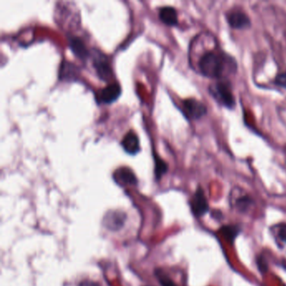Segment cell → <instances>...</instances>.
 Returning <instances> with one entry per match:
<instances>
[{"instance_id":"1","label":"cell","mask_w":286,"mask_h":286,"mask_svg":"<svg viewBox=\"0 0 286 286\" xmlns=\"http://www.w3.org/2000/svg\"><path fill=\"white\" fill-rule=\"evenodd\" d=\"M196 72L213 81L229 79V77L236 75L239 70L236 58L219 45L201 53L196 61Z\"/></svg>"},{"instance_id":"2","label":"cell","mask_w":286,"mask_h":286,"mask_svg":"<svg viewBox=\"0 0 286 286\" xmlns=\"http://www.w3.org/2000/svg\"><path fill=\"white\" fill-rule=\"evenodd\" d=\"M208 93L219 106L230 111L236 109V98L230 79L213 81L208 86Z\"/></svg>"},{"instance_id":"3","label":"cell","mask_w":286,"mask_h":286,"mask_svg":"<svg viewBox=\"0 0 286 286\" xmlns=\"http://www.w3.org/2000/svg\"><path fill=\"white\" fill-rule=\"evenodd\" d=\"M181 112L189 121H197L204 118L208 113L207 105L195 98H189L181 102Z\"/></svg>"},{"instance_id":"4","label":"cell","mask_w":286,"mask_h":286,"mask_svg":"<svg viewBox=\"0 0 286 286\" xmlns=\"http://www.w3.org/2000/svg\"><path fill=\"white\" fill-rule=\"evenodd\" d=\"M225 19L231 29L237 30H246L251 29L252 20L247 12L239 8L234 7L228 9L225 13Z\"/></svg>"},{"instance_id":"5","label":"cell","mask_w":286,"mask_h":286,"mask_svg":"<svg viewBox=\"0 0 286 286\" xmlns=\"http://www.w3.org/2000/svg\"><path fill=\"white\" fill-rule=\"evenodd\" d=\"M93 63L97 75L102 81L109 82L113 79L114 72L106 56L98 52L93 56Z\"/></svg>"},{"instance_id":"6","label":"cell","mask_w":286,"mask_h":286,"mask_svg":"<svg viewBox=\"0 0 286 286\" xmlns=\"http://www.w3.org/2000/svg\"><path fill=\"white\" fill-rule=\"evenodd\" d=\"M190 205L191 212L196 217H202L208 212L209 204L205 195L204 190L201 186H198L196 188L195 193L191 197Z\"/></svg>"},{"instance_id":"7","label":"cell","mask_w":286,"mask_h":286,"mask_svg":"<svg viewBox=\"0 0 286 286\" xmlns=\"http://www.w3.org/2000/svg\"><path fill=\"white\" fill-rule=\"evenodd\" d=\"M121 95V87L118 82H112L106 88L98 91L96 94L97 101L101 104H110Z\"/></svg>"},{"instance_id":"8","label":"cell","mask_w":286,"mask_h":286,"mask_svg":"<svg viewBox=\"0 0 286 286\" xmlns=\"http://www.w3.org/2000/svg\"><path fill=\"white\" fill-rule=\"evenodd\" d=\"M126 214L120 211H110L104 217L103 224L105 228L111 231H118L125 225Z\"/></svg>"},{"instance_id":"9","label":"cell","mask_w":286,"mask_h":286,"mask_svg":"<svg viewBox=\"0 0 286 286\" xmlns=\"http://www.w3.org/2000/svg\"><path fill=\"white\" fill-rule=\"evenodd\" d=\"M121 144L128 154H131V155L138 154L141 150V144H140L138 136L133 130H130L125 135L121 142Z\"/></svg>"},{"instance_id":"10","label":"cell","mask_w":286,"mask_h":286,"mask_svg":"<svg viewBox=\"0 0 286 286\" xmlns=\"http://www.w3.org/2000/svg\"><path fill=\"white\" fill-rule=\"evenodd\" d=\"M159 18L162 23L167 26H177L178 13L177 10L171 6H164L159 8Z\"/></svg>"},{"instance_id":"11","label":"cell","mask_w":286,"mask_h":286,"mask_svg":"<svg viewBox=\"0 0 286 286\" xmlns=\"http://www.w3.org/2000/svg\"><path fill=\"white\" fill-rule=\"evenodd\" d=\"M69 47L72 53L81 60H85L91 55L82 39L77 36L69 37Z\"/></svg>"},{"instance_id":"12","label":"cell","mask_w":286,"mask_h":286,"mask_svg":"<svg viewBox=\"0 0 286 286\" xmlns=\"http://www.w3.org/2000/svg\"><path fill=\"white\" fill-rule=\"evenodd\" d=\"M117 182H121L125 185H131L135 186L138 182L135 173L127 167H123L117 170L114 175Z\"/></svg>"},{"instance_id":"13","label":"cell","mask_w":286,"mask_h":286,"mask_svg":"<svg viewBox=\"0 0 286 286\" xmlns=\"http://www.w3.org/2000/svg\"><path fill=\"white\" fill-rule=\"evenodd\" d=\"M220 233L229 243L233 244L240 233V228L236 225L224 226L221 228Z\"/></svg>"},{"instance_id":"14","label":"cell","mask_w":286,"mask_h":286,"mask_svg":"<svg viewBox=\"0 0 286 286\" xmlns=\"http://www.w3.org/2000/svg\"><path fill=\"white\" fill-rule=\"evenodd\" d=\"M154 175L157 180H160L162 176L167 172L168 170V164L161 157L157 155L154 153Z\"/></svg>"},{"instance_id":"15","label":"cell","mask_w":286,"mask_h":286,"mask_svg":"<svg viewBox=\"0 0 286 286\" xmlns=\"http://www.w3.org/2000/svg\"><path fill=\"white\" fill-rule=\"evenodd\" d=\"M253 204V199L248 195H242L236 199L235 206L240 212H246Z\"/></svg>"},{"instance_id":"16","label":"cell","mask_w":286,"mask_h":286,"mask_svg":"<svg viewBox=\"0 0 286 286\" xmlns=\"http://www.w3.org/2000/svg\"><path fill=\"white\" fill-rule=\"evenodd\" d=\"M274 85L286 90V72H280L273 80Z\"/></svg>"},{"instance_id":"17","label":"cell","mask_w":286,"mask_h":286,"mask_svg":"<svg viewBox=\"0 0 286 286\" xmlns=\"http://www.w3.org/2000/svg\"><path fill=\"white\" fill-rule=\"evenodd\" d=\"M156 276L157 278L159 280V283L162 286H176L175 284L170 279L168 278L164 275H162L160 272L159 274H156Z\"/></svg>"},{"instance_id":"18","label":"cell","mask_w":286,"mask_h":286,"mask_svg":"<svg viewBox=\"0 0 286 286\" xmlns=\"http://www.w3.org/2000/svg\"><path fill=\"white\" fill-rule=\"evenodd\" d=\"M258 268L261 271V273H266L268 270V265L265 258L260 256L258 258Z\"/></svg>"},{"instance_id":"19","label":"cell","mask_w":286,"mask_h":286,"mask_svg":"<svg viewBox=\"0 0 286 286\" xmlns=\"http://www.w3.org/2000/svg\"><path fill=\"white\" fill-rule=\"evenodd\" d=\"M277 233L281 241L286 243V224H281L279 226Z\"/></svg>"},{"instance_id":"20","label":"cell","mask_w":286,"mask_h":286,"mask_svg":"<svg viewBox=\"0 0 286 286\" xmlns=\"http://www.w3.org/2000/svg\"><path fill=\"white\" fill-rule=\"evenodd\" d=\"M78 286H101L100 284H98L96 281H90V280H85L79 283Z\"/></svg>"}]
</instances>
